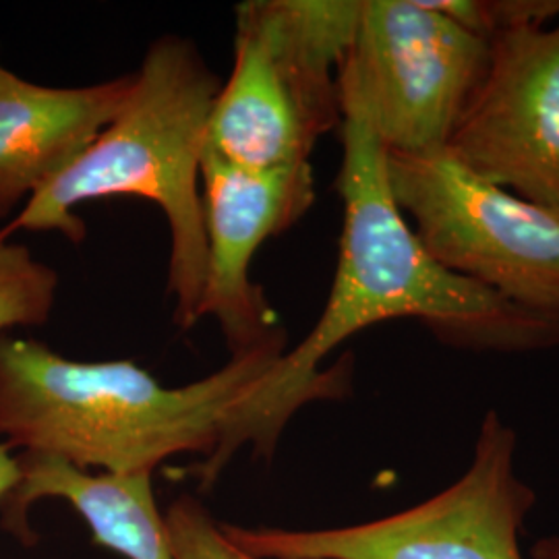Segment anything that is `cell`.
Listing matches in <instances>:
<instances>
[{"mask_svg": "<svg viewBox=\"0 0 559 559\" xmlns=\"http://www.w3.org/2000/svg\"><path fill=\"white\" fill-rule=\"evenodd\" d=\"M338 193L344 205L338 267L311 332L280 357L222 438L212 459L193 466L212 487L240 445L260 459L276 452L297 411L350 392L353 359L321 362L342 342L383 321L417 320L441 344L473 353H533L559 346V313L535 311L443 267L417 239L390 191L385 147L362 124L342 120Z\"/></svg>", "mask_w": 559, "mask_h": 559, "instance_id": "6da1fadb", "label": "cell"}, {"mask_svg": "<svg viewBox=\"0 0 559 559\" xmlns=\"http://www.w3.org/2000/svg\"><path fill=\"white\" fill-rule=\"evenodd\" d=\"M286 342L278 328L216 373L166 388L133 360H71L0 334V438L23 454L117 477L154 475L180 454L212 459Z\"/></svg>", "mask_w": 559, "mask_h": 559, "instance_id": "7a4b0ae2", "label": "cell"}, {"mask_svg": "<svg viewBox=\"0 0 559 559\" xmlns=\"http://www.w3.org/2000/svg\"><path fill=\"white\" fill-rule=\"evenodd\" d=\"M221 85L193 41L177 36L154 41L117 117L0 228V239L20 230H57L81 242L85 226L75 214L81 203L117 195L150 200L170 228L168 293L175 320L193 328L207 263L201 166Z\"/></svg>", "mask_w": 559, "mask_h": 559, "instance_id": "3957f363", "label": "cell"}, {"mask_svg": "<svg viewBox=\"0 0 559 559\" xmlns=\"http://www.w3.org/2000/svg\"><path fill=\"white\" fill-rule=\"evenodd\" d=\"M360 0H249L237 7L235 62L214 102L207 152L249 170L305 164L342 124L338 67Z\"/></svg>", "mask_w": 559, "mask_h": 559, "instance_id": "277c9868", "label": "cell"}, {"mask_svg": "<svg viewBox=\"0 0 559 559\" xmlns=\"http://www.w3.org/2000/svg\"><path fill=\"white\" fill-rule=\"evenodd\" d=\"M489 57L491 41L425 0H360L336 75L342 120L362 124L385 152L445 150Z\"/></svg>", "mask_w": 559, "mask_h": 559, "instance_id": "5b68a950", "label": "cell"}, {"mask_svg": "<svg viewBox=\"0 0 559 559\" xmlns=\"http://www.w3.org/2000/svg\"><path fill=\"white\" fill-rule=\"evenodd\" d=\"M516 431L491 408L466 473L408 510L340 528L221 522L222 531L260 559H522L519 535L537 493L516 473Z\"/></svg>", "mask_w": 559, "mask_h": 559, "instance_id": "8992f818", "label": "cell"}, {"mask_svg": "<svg viewBox=\"0 0 559 559\" xmlns=\"http://www.w3.org/2000/svg\"><path fill=\"white\" fill-rule=\"evenodd\" d=\"M385 170L433 260L520 307L559 313V207L480 179L448 150L385 152Z\"/></svg>", "mask_w": 559, "mask_h": 559, "instance_id": "52a82bcc", "label": "cell"}, {"mask_svg": "<svg viewBox=\"0 0 559 559\" xmlns=\"http://www.w3.org/2000/svg\"><path fill=\"white\" fill-rule=\"evenodd\" d=\"M445 150L480 179L559 207V21L491 40L487 73Z\"/></svg>", "mask_w": 559, "mask_h": 559, "instance_id": "ba28073f", "label": "cell"}, {"mask_svg": "<svg viewBox=\"0 0 559 559\" xmlns=\"http://www.w3.org/2000/svg\"><path fill=\"white\" fill-rule=\"evenodd\" d=\"M201 180L207 263L200 320L216 318L230 355H240L282 328L249 272L261 245L313 205V168L305 162L249 170L205 150Z\"/></svg>", "mask_w": 559, "mask_h": 559, "instance_id": "9c48e42d", "label": "cell"}, {"mask_svg": "<svg viewBox=\"0 0 559 559\" xmlns=\"http://www.w3.org/2000/svg\"><path fill=\"white\" fill-rule=\"evenodd\" d=\"M133 75L48 87L0 67V221L80 158L117 117Z\"/></svg>", "mask_w": 559, "mask_h": 559, "instance_id": "30bf717a", "label": "cell"}, {"mask_svg": "<svg viewBox=\"0 0 559 559\" xmlns=\"http://www.w3.org/2000/svg\"><path fill=\"white\" fill-rule=\"evenodd\" d=\"M20 487L0 503L2 526L21 543L38 539L29 528L36 501H67L94 540L127 559H175L154 498L152 475H92L52 456L23 454Z\"/></svg>", "mask_w": 559, "mask_h": 559, "instance_id": "8fae6325", "label": "cell"}, {"mask_svg": "<svg viewBox=\"0 0 559 559\" xmlns=\"http://www.w3.org/2000/svg\"><path fill=\"white\" fill-rule=\"evenodd\" d=\"M59 274L34 253L0 239V334L11 328L44 325L57 302Z\"/></svg>", "mask_w": 559, "mask_h": 559, "instance_id": "7c38bea8", "label": "cell"}, {"mask_svg": "<svg viewBox=\"0 0 559 559\" xmlns=\"http://www.w3.org/2000/svg\"><path fill=\"white\" fill-rule=\"evenodd\" d=\"M462 29L493 40L506 32L559 20V0H425Z\"/></svg>", "mask_w": 559, "mask_h": 559, "instance_id": "4fadbf2b", "label": "cell"}, {"mask_svg": "<svg viewBox=\"0 0 559 559\" xmlns=\"http://www.w3.org/2000/svg\"><path fill=\"white\" fill-rule=\"evenodd\" d=\"M164 531L175 559H260L235 545L198 498L180 496L164 514Z\"/></svg>", "mask_w": 559, "mask_h": 559, "instance_id": "5bb4252c", "label": "cell"}, {"mask_svg": "<svg viewBox=\"0 0 559 559\" xmlns=\"http://www.w3.org/2000/svg\"><path fill=\"white\" fill-rule=\"evenodd\" d=\"M13 452L7 441H0V503L20 487L21 460L20 454Z\"/></svg>", "mask_w": 559, "mask_h": 559, "instance_id": "9a60e30c", "label": "cell"}, {"mask_svg": "<svg viewBox=\"0 0 559 559\" xmlns=\"http://www.w3.org/2000/svg\"><path fill=\"white\" fill-rule=\"evenodd\" d=\"M533 559H559V535L556 537H543L531 547Z\"/></svg>", "mask_w": 559, "mask_h": 559, "instance_id": "2e32d148", "label": "cell"}, {"mask_svg": "<svg viewBox=\"0 0 559 559\" xmlns=\"http://www.w3.org/2000/svg\"><path fill=\"white\" fill-rule=\"evenodd\" d=\"M0 67H2V64H0Z\"/></svg>", "mask_w": 559, "mask_h": 559, "instance_id": "e0dca14e", "label": "cell"}]
</instances>
